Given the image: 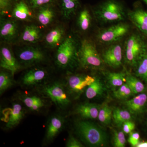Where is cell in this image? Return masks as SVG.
Listing matches in <instances>:
<instances>
[{
    "mask_svg": "<svg viewBox=\"0 0 147 147\" xmlns=\"http://www.w3.org/2000/svg\"><path fill=\"white\" fill-rule=\"evenodd\" d=\"M96 77L89 75L75 74L69 76L67 79L66 87L72 94L80 93L94 82Z\"/></svg>",
    "mask_w": 147,
    "mask_h": 147,
    "instance_id": "obj_11",
    "label": "cell"
},
{
    "mask_svg": "<svg viewBox=\"0 0 147 147\" xmlns=\"http://www.w3.org/2000/svg\"><path fill=\"white\" fill-rule=\"evenodd\" d=\"M100 107L94 103H84L78 106L76 113L83 118L94 119L97 118Z\"/></svg>",
    "mask_w": 147,
    "mask_h": 147,
    "instance_id": "obj_20",
    "label": "cell"
},
{
    "mask_svg": "<svg viewBox=\"0 0 147 147\" xmlns=\"http://www.w3.org/2000/svg\"><path fill=\"white\" fill-rule=\"evenodd\" d=\"M79 5V0H61V9L63 18L70 19L76 13Z\"/></svg>",
    "mask_w": 147,
    "mask_h": 147,
    "instance_id": "obj_24",
    "label": "cell"
},
{
    "mask_svg": "<svg viewBox=\"0 0 147 147\" xmlns=\"http://www.w3.org/2000/svg\"><path fill=\"white\" fill-rule=\"evenodd\" d=\"M25 110L21 102L15 101L9 107L1 112V120L4 123L5 129H11L18 126L25 115Z\"/></svg>",
    "mask_w": 147,
    "mask_h": 147,
    "instance_id": "obj_8",
    "label": "cell"
},
{
    "mask_svg": "<svg viewBox=\"0 0 147 147\" xmlns=\"http://www.w3.org/2000/svg\"><path fill=\"white\" fill-rule=\"evenodd\" d=\"M0 56V66L3 69L9 71L13 75L20 69L21 65L9 48L5 46L1 47Z\"/></svg>",
    "mask_w": 147,
    "mask_h": 147,
    "instance_id": "obj_13",
    "label": "cell"
},
{
    "mask_svg": "<svg viewBox=\"0 0 147 147\" xmlns=\"http://www.w3.org/2000/svg\"><path fill=\"white\" fill-rule=\"evenodd\" d=\"M48 76L47 71L40 67H34L27 71L21 80V84L25 88L35 86L42 84Z\"/></svg>",
    "mask_w": 147,
    "mask_h": 147,
    "instance_id": "obj_12",
    "label": "cell"
},
{
    "mask_svg": "<svg viewBox=\"0 0 147 147\" xmlns=\"http://www.w3.org/2000/svg\"><path fill=\"white\" fill-rule=\"evenodd\" d=\"M65 30L61 26H57L52 29L45 37V42L50 48L59 47L63 41L65 34Z\"/></svg>",
    "mask_w": 147,
    "mask_h": 147,
    "instance_id": "obj_19",
    "label": "cell"
},
{
    "mask_svg": "<svg viewBox=\"0 0 147 147\" xmlns=\"http://www.w3.org/2000/svg\"><path fill=\"white\" fill-rule=\"evenodd\" d=\"M135 76L147 83V51L135 67Z\"/></svg>",
    "mask_w": 147,
    "mask_h": 147,
    "instance_id": "obj_31",
    "label": "cell"
},
{
    "mask_svg": "<svg viewBox=\"0 0 147 147\" xmlns=\"http://www.w3.org/2000/svg\"><path fill=\"white\" fill-rule=\"evenodd\" d=\"M104 90L102 82L98 78L87 88L86 91V96L88 99H92L102 94Z\"/></svg>",
    "mask_w": 147,
    "mask_h": 147,
    "instance_id": "obj_27",
    "label": "cell"
},
{
    "mask_svg": "<svg viewBox=\"0 0 147 147\" xmlns=\"http://www.w3.org/2000/svg\"><path fill=\"white\" fill-rule=\"evenodd\" d=\"M123 131L126 134H130L135 128V123L131 120L126 121L122 125Z\"/></svg>",
    "mask_w": 147,
    "mask_h": 147,
    "instance_id": "obj_38",
    "label": "cell"
},
{
    "mask_svg": "<svg viewBox=\"0 0 147 147\" xmlns=\"http://www.w3.org/2000/svg\"><path fill=\"white\" fill-rule=\"evenodd\" d=\"M124 47L125 62L129 65L135 67L147 51L144 40L139 34H132L125 40Z\"/></svg>",
    "mask_w": 147,
    "mask_h": 147,
    "instance_id": "obj_5",
    "label": "cell"
},
{
    "mask_svg": "<svg viewBox=\"0 0 147 147\" xmlns=\"http://www.w3.org/2000/svg\"><path fill=\"white\" fill-rule=\"evenodd\" d=\"M79 45L74 37L69 36L65 38L58 47L56 53V64L63 69L73 67L76 63H79Z\"/></svg>",
    "mask_w": 147,
    "mask_h": 147,
    "instance_id": "obj_2",
    "label": "cell"
},
{
    "mask_svg": "<svg viewBox=\"0 0 147 147\" xmlns=\"http://www.w3.org/2000/svg\"><path fill=\"white\" fill-rule=\"evenodd\" d=\"M41 33L38 27L34 25L25 27L21 34V40L24 42L34 43L40 39Z\"/></svg>",
    "mask_w": 147,
    "mask_h": 147,
    "instance_id": "obj_23",
    "label": "cell"
},
{
    "mask_svg": "<svg viewBox=\"0 0 147 147\" xmlns=\"http://www.w3.org/2000/svg\"><path fill=\"white\" fill-rule=\"evenodd\" d=\"M11 16L16 20L22 21H31L33 17L28 6L23 1L16 4L12 10Z\"/></svg>",
    "mask_w": 147,
    "mask_h": 147,
    "instance_id": "obj_21",
    "label": "cell"
},
{
    "mask_svg": "<svg viewBox=\"0 0 147 147\" xmlns=\"http://www.w3.org/2000/svg\"><path fill=\"white\" fill-rule=\"evenodd\" d=\"M113 112L108 104H104L100 107L99 110L98 117V120L104 124H109L113 118Z\"/></svg>",
    "mask_w": 147,
    "mask_h": 147,
    "instance_id": "obj_32",
    "label": "cell"
},
{
    "mask_svg": "<svg viewBox=\"0 0 147 147\" xmlns=\"http://www.w3.org/2000/svg\"><path fill=\"white\" fill-rule=\"evenodd\" d=\"M78 60L81 66L86 69H100L104 63L94 43L86 39L82 40L79 45Z\"/></svg>",
    "mask_w": 147,
    "mask_h": 147,
    "instance_id": "obj_4",
    "label": "cell"
},
{
    "mask_svg": "<svg viewBox=\"0 0 147 147\" xmlns=\"http://www.w3.org/2000/svg\"><path fill=\"white\" fill-rule=\"evenodd\" d=\"M5 70V69H4ZM0 73V93L2 94L6 90L11 88L15 84L13 75L10 72L5 70Z\"/></svg>",
    "mask_w": 147,
    "mask_h": 147,
    "instance_id": "obj_29",
    "label": "cell"
},
{
    "mask_svg": "<svg viewBox=\"0 0 147 147\" xmlns=\"http://www.w3.org/2000/svg\"><path fill=\"white\" fill-rule=\"evenodd\" d=\"M40 91L61 109L66 108L70 103V99L64 86L60 82H55L42 85Z\"/></svg>",
    "mask_w": 147,
    "mask_h": 147,
    "instance_id": "obj_7",
    "label": "cell"
},
{
    "mask_svg": "<svg viewBox=\"0 0 147 147\" xmlns=\"http://www.w3.org/2000/svg\"><path fill=\"white\" fill-rule=\"evenodd\" d=\"M18 98L24 106L32 112H39L46 105L45 100L36 95L23 93L19 95Z\"/></svg>",
    "mask_w": 147,
    "mask_h": 147,
    "instance_id": "obj_15",
    "label": "cell"
},
{
    "mask_svg": "<svg viewBox=\"0 0 147 147\" xmlns=\"http://www.w3.org/2000/svg\"><path fill=\"white\" fill-rule=\"evenodd\" d=\"M66 146L67 147H82L84 145L72 135H70L66 143Z\"/></svg>",
    "mask_w": 147,
    "mask_h": 147,
    "instance_id": "obj_37",
    "label": "cell"
},
{
    "mask_svg": "<svg viewBox=\"0 0 147 147\" xmlns=\"http://www.w3.org/2000/svg\"><path fill=\"white\" fill-rule=\"evenodd\" d=\"M17 55L20 64L25 66L35 65L45 60V54L37 47H24L19 50Z\"/></svg>",
    "mask_w": 147,
    "mask_h": 147,
    "instance_id": "obj_9",
    "label": "cell"
},
{
    "mask_svg": "<svg viewBox=\"0 0 147 147\" xmlns=\"http://www.w3.org/2000/svg\"><path fill=\"white\" fill-rule=\"evenodd\" d=\"M64 125V119L61 116L57 115L51 117L47 122L44 142L49 144L53 142L62 131Z\"/></svg>",
    "mask_w": 147,
    "mask_h": 147,
    "instance_id": "obj_14",
    "label": "cell"
},
{
    "mask_svg": "<svg viewBox=\"0 0 147 147\" xmlns=\"http://www.w3.org/2000/svg\"><path fill=\"white\" fill-rule=\"evenodd\" d=\"M92 18L88 10L85 8L79 12L77 18V26L83 32L86 31L90 28Z\"/></svg>",
    "mask_w": 147,
    "mask_h": 147,
    "instance_id": "obj_26",
    "label": "cell"
},
{
    "mask_svg": "<svg viewBox=\"0 0 147 147\" xmlns=\"http://www.w3.org/2000/svg\"></svg>",
    "mask_w": 147,
    "mask_h": 147,
    "instance_id": "obj_42",
    "label": "cell"
},
{
    "mask_svg": "<svg viewBox=\"0 0 147 147\" xmlns=\"http://www.w3.org/2000/svg\"><path fill=\"white\" fill-rule=\"evenodd\" d=\"M133 94H134L126 83L119 87L113 92L114 96L120 100H127Z\"/></svg>",
    "mask_w": 147,
    "mask_h": 147,
    "instance_id": "obj_33",
    "label": "cell"
},
{
    "mask_svg": "<svg viewBox=\"0 0 147 147\" xmlns=\"http://www.w3.org/2000/svg\"><path fill=\"white\" fill-rule=\"evenodd\" d=\"M113 142L115 147H125L126 141L123 131H114Z\"/></svg>",
    "mask_w": 147,
    "mask_h": 147,
    "instance_id": "obj_34",
    "label": "cell"
},
{
    "mask_svg": "<svg viewBox=\"0 0 147 147\" xmlns=\"http://www.w3.org/2000/svg\"><path fill=\"white\" fill-rule=\"evenodd\" d=\"M97 21L103 23H119L125 19L126 14L123 5L117 0H107L93 10Z\"/></svg>",
    "mask_w": 147,
    "mask_h": 147,
    "instance_id": "obj_3",
    "label": "cell"
},
{
    "mask_svg": "<svg viewBox=\"0 0 147 147\" xmlns=\"http://www.w3.org/2000/svg\"><path fill=\"white\" fill-rule=\"evenodd\" d=\"M113 119L116 125L121 126L126 121L131 120L132 118L128 110L117 108L113 111Z\"/></svg>",
    "mask_w": 147,
    "mask_h": 147,
    "instance_id": "obj_30",
    "label": "cell"
},
{
    "mask_svg": "<svg viewBox=\"0 0 147 147\" xmlns=\"http://www.w3.org/2000/svg\"><path fill=\"white\" fill-rule=\"evenodd\" d=\"M147 102V95L142 93L131 99L123 102L128 111L131 114L137 115L142 113Z\"/></svg>",
    "mask_w": 147,
    "mask_h": 147,
    "instance_id": "obj_18",
    "label": "cell"
},
{
    "mask_svg": "<svg viewBox=\"0 0 147 147\" xmlns=\"http://www.w3.org/2000/svg\"><path fill=\"white\" fill-rule=\"evenodd\" d=\"M18 31V25L14 20L4 19L1 21L0 35L3 40L7 42L12 41L16 37Z\"/></svg>",
    "mask_w": 147,
    "mask_h": 147,
    "instance_id": "obj_17",
    "label": "cell"
},
{
    "mask_svg": "<svg viewBox=\"0 0 147 147\" xmlns=\"http://www.w3.org/2000/svg\"><path fill=\"white\" fill-rule=\"evenodd\" d=\"M129 134V137L127 140L128 143L132 147H137L140 142V134L138 132L132 131Z\"/></svg>",
    "mask_w": 147,
    "mask_h": 147,
    "instance_id": "obj_36",
    "label": "cell"
},
{
    "mask_svg": "<svg viewBox=\"0 0 147 147\" xmlns=\"http://www.w3.org/2000/svg\"><path fill=\"white\" fill-rule=\"evenodd\" d=\"M142 1H143L147 5V0H142Z\"/></svg>",
    "mask_w": 147,
    "mask_h": 147,
    "instance_id": "obj_41",
    "label": "cell"
},
{
    "mask_svg": "<svg viewBox=\"0 0 147 147\" xmlns=\"http://www.w3.org/2000/svg\"><path fill=\"white\" fill-rule=\"evenodd\" d=\"M136 147H147V141L139 142Z\"/></svg>",
    "mask_w": 147,
    "mask_h": 147,
    "instance_id": "obj_40",
    "label": "cell"
},
{
    "mask_svg": "<svg viewBox=\"0 0 147 147\" xmlns=\"http://www.w3.org/2000/svg\"><path fill=\"white\" fill-rule=\"evenodd\" d=\"M129 24L123 22L102 29L98 32L97 41L102 45H110L117 43L124 37L130 30Z\"/></svg>",
    "mask_w": 147,
    "mask_h": 147,
    "instance_id": "obj_6",
    "label": "cell"
},
{
    "mask_svg": "<svg viewBox=\"0 0 147 147\" xmlns=\"http://www.w3.org/2000/svg\"><path fill=\"white\" fill-rule=\"evenodd\" d=\"M10 0H0V8L1 15H5L8 13Z\"/></svg>",
    "mask_w": 147,
    "mask_h": 147,
    "instance_id": "obj_39",
    "label": "cell"
},
{
    "mask_svg": "<svg viewBox=\"0 0 147 147\" xmlns=\"http://www.w3.org/2000/svg\"><path fill=\"white\" fill-rule=\"evenodd\" d=\"M32 8H39L41 7L50 4L55 0H29Z\"/></svg>",
    "mask_w": 147,
    "mask_h": 147,
    "instance_id": "obj_35",
    "label": "cell"
},
{
    "mask_svg": "<svg viewBox=\"0 0 147 147\" xmlns=\"http://www.w3.org/2000/svg\"><path fill=\"white\" fill-rule=\"evenodd\" d=\"M127 17L131 23L147 36V12L141 9L129 11Z\"/></svg>",
    "mask_w": 147,
    "mask_h": 147,
    "instance_id": "obj_16",
    "label": "cell"
},
{
    "mask_svg": "<svg viewBox=\"0 0 147 147\" xmlns=\"http://www.w3.org/2000/svg\"><path fill=\"white\" fill-rule=\"evenodd\" d=\"M75 131L81 140L91 147H102L108 142V136L100 127L87 121H81L75 123Z\"/></svg>",
    "mask_w": 147,
    "mask_h": 147,
    "instance_id": "obj_1",
    "label": "cell"
},
{
    "mask_svg": "<svg viewBox=\"0 0 147 147\" xmlns=\"http://www.w3.org/2000/svg\"><path fill=\"white\" fill-rule=\"evenodd\" d=\"M56 13L55 10L48 5L39 8L36 14V19L41 26L46 27L53 22Z\"/></svg>",
    "mask_w": 147,
    "mask_h": 147,
    "instance_id": "obj_22",
    "label": "cell"
},
{
    "mask_svg": "<svg viewBox=\"0 0 147 147\" xmlns=\"http://www.w3.org/2000/svg\"><path fill=\"white\" fill-rule=\"evenodd\" d=\"M102 58L104 63L113 67H119L122 64L123 50L121 44L115 43L108 45L103 51Z\"/></svg>",
    "mask_w": 147,
    "mask_h": 147,
    "instance_id": "obj_10",
    "label": "cell"
},
{
    "mask_svg": "<svg viewBox=\"0 0 147 147\" xmlns=\"http://www.w3.org/2000/svg\"><path fill=\"white\" fill-rule=\"evenodd\" d=\"M125 83L130 88L134 94L143 93L145 90V86L139 78L127 72Z\"/></svg>",
    "mask_w": 147,
    "mask_h": 147,
    "instance_id": "obj_25",
    "label": "cell"
},
{
    "mask_svg": "<svg viewBox=\"0 0 147 147\" xmlns=\"http://www.w3.org/2000/svg\"><path fill=\"white\" fill-rule=\"evenodd\" d=\"M127 72L121 71L119 72H109L107 73V80L110 86L113 88L119 87L126 82Z\"/></svg>",
    "mask_w": 147,
    "mask_h": 147,
    "instance_id": "obj_28",
    "label": "cell"
}]
</instances>
